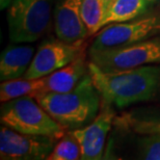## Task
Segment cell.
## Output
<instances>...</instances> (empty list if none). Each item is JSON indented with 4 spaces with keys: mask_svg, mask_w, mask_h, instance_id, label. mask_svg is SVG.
Instances as JSON below:
<instances>
[{
    "mask_svg": "<svg viewBox=\"0 0 160 160\" xmlns=\"http://www.w3.org/2000/svg\"><path fill=\"white\" fill-rule=\"evenodd\" d=\"M138 148L142 159L160 160V131H156L140 138Z\"/></svg>",
    "mask_w": 160,
    "mask_h": 160,
    "instance_id": "e0dca14e",
    "label": "cell"
},
{
    "mask_svg": "<svg viewBox=\"0 0 160 160\" xmlns=\"http://www.w3.org/2000/svg\"><path fill=\"white\" fill-rule=\"evenodd\" d=\"M0 121L4 126L24 134L59 139L66 129L32 97H21L2 103Z\"/></svg>",
    "mask_w": 160,
    "mask_h": 160,
    "instance_id": "3957f363",
    "label": "cell"
},
{
    "mask_svg": "<svg viewBox=\"0 0 160 160\" xmlns=\"http://www.w3.org/2000/svg\"><path fill=\"white\" fill-rule=\"evenodd\" d=\"M34 56V49L29 45L8 46L0 56V80L23 77Z\"/></svg>",
    "mask_w": 160,
    "mask_h": 160,
    "instance_id": "7c38bea8",
    "label": "cell"
},
{
    "mask_svg": "<svg viewBox=\"0 0 160 160\" xmlns=\"http://www.w3.org/2000/svg\"><path fill=\"white\" fill-rule=\"evenodd\" d=\"M36 100L66 130L81 128L98 116L102 98L91 73L83 76L74 88L66 92H48Z\"/></svg>",
    "mask_w": 160,
    "mask_h": 160,
    "instance_id": "7a4b0ae2",
    "label": "cell"
},
{
    "mask_svg": "<svg viewBox=\"0 0 160 160\" xmlns=\"http://www.w3.org/2000/svg\"><path fill=\"white\" fill-rule=\"evenodd\" d=\"M89 72V62H86V54H82L69 65L54 71L43 78V94L66 92L78 84L83 76Z\"/></svg>",
    "mask_w": 160,
    "mask_h": 160,
    "instance_id": "8fae6325",
    "label": "cell"
},
{
    "mask_svg": "<svg viewBox=\"0 0 160 160\" xmlns=\"http://www.w3.org/2000/svg\"><path fill=\"white\" fill-rule=\"evenodd\" d=\"M55 146V139L48 136L17 132L2 125L0 129L1 160L47 159Z\"/></svg>",
    "mask_w": 160,
    "mask_h": 160,
    "instance_id": "ba28073f",
    "label": "cell"
},
{
    "mask_svg": "<svg viewBox=\"0 0 160 160\" xmlns=\"http://www.w3.org/2000/svg\"><path fill=\"white\" fill-rule=\"evenodd\" d=\"M89 73L102 101L118 108L148 101L160 91V65L105 72L89 62Z\"/></svg>",
    "mask_w": 160,
    "mask_h": 160,
    "instance_id": "6da1fadb",
    "label": "cell"
},
{
    "mask_svg": "<svg viewBox=\"0 0 160 160\" xmlns=\"http://www.w3.org/2000/svg\"><path fill=\"white\" fill-rule=\"evenodd\" d=\"M89 62L102 71H122L148 65H160V37L123 47L89 50Z\"/></svg>",
    "mask_w": 160,
    "mask_h": 160,
    "instance_id": "5b68a950",
    "label": "cell"
},
{
    "mask_svg": "<svg viewBox=\"0 0 160 160\" xmlns=\"http://www.w3.org/2000/svg\"><path fill=\"white\" fill-rule=\"evenodd\" d=\"M11 2H12V0H1V8H8Z\"/></svg>",
    "mask_w": 160,
    "mask_h": 160,
    "instance_id": "ac0fdd59",
    "label": "cell"
},
{
    "mask_svg": "<svg viewBox=\"0 0 160 160\" xmlns=\"http://www.w3.org/2000/svg\"><path fill=\"white\" fill-rule=\"evenodd\" d=\"M43 78L26 79L17 78L2 81L0 85V100L2 103L21 97H32L37 99L43 94Z\"/></svg>",
    "mask_w": 160,
    "mask_h": 160,
    "instance_id": "5bb4252c",
    "label": "cell"
},
{
    "mask_svg": "<svg viewBox=\"0 0 160 160\" xmlns=\"http://www.w3.org/2000/svg\"><path fill=\"white\" fill-rule=\"evenodd\" d=\"M157 2L158 0H111L104 26L142 17L151 11Z\"/></svg>",
    "mask_w": 160,
    "mask_h": 160,
    "instance_id": "4fadbf2b",
    "label": "cell"
},
{
    "mask_svg": "<svg viewBox=\"0 0 160 160\" xmlns=\"http://www.w3.org/2000/svg\"><path fill=\"white\" fill-rule=\"evenodd\" d=\"M6 19L14 43H32L47 32L52 19L51 0H12Z\"/></svg>",
    "mask_w": 160,
    "mask_h": 160,
    "instance_id": "277c9868",
    "label": "cell"
},
{
    "mask_svg": "<svg viewBox=\"0 0 160 160\" xmlns=\"http://www.w3.org/2000/svg\"><path fill=\"white\" fill-rule=\"evenodd\" d=\"M81 159V149L72 131L66 132L54 146L47 160H78Z\"/></svg>",
    "mask_w": 160,
    "mask_h": 160,
    "instance_id": "2e32d148",
    "label": "cell"
},
{
    "mask_svg": "<svg viewBox=\"0 0 160 160\" xmlns=\"http://www.w3.org/2000/svg\"><path fill=\"white\" fill-rule=\"evenodd\" d=\"M111 0H82L81 16L88 34L92 36L104 27Z\"/></svg>",
    "mask_w": 160,
    "mask_h": 160,
    "instance_id": "9a60e30c",
    "label": "cell"
},
{
    "mask_svg": "<svg viewBox=\"0 0 160 160\" xmlns=\"http://www.w3.org/2000/svg\"><path fill=\"white\" fill-rule=\"evenodd\" d=\"M160 33V16L151 15L127 22L111 23L95 34L89 50L123 47L156 37Z\"/></svg>",
    "mask_w": 160,
    "mask_h": 160,
    "instance_id": "8992f818",
    "label": "cell"
},
{
    "mask_svg": "<svg viewBox=\"0 0 160 160\" xmlns=\"http://www.w3.org/2000/svg\"><path fill=\"white\" fill-rule=\"evenodd\" d=\"M85 49V40L76 43H68L59 39L44 42L34 54L23 78L39 79L45 77L84 54Z\"/></svg>",
    "mask_w": 160,
    "mask_h": 160,
    "instance_id": "52a82bcc",
    "label": "cell"
},
{
    "mask_svg": "<svg viewBox=\"0 0 160 160\" xmlns=\"http://www.w3.org/2000/svg\"><path fill=\"white\" fill-rule=\"evenodd\" d=\"M110 106L102 101L98 116L91 123L72 130L80 145L82 160H98L103 156L105 142L113 120V111Z\"/></svg>",
    "mask_w": 160,
    "mask_h": 160,
    "instance_id": "9c48e42d",
    "label": "cell"
},
{
    "mask_svg": "<svg viewBox=\"0 0 160 160\" xmlns=\"http://www.w3.org/2000/svg\"><path fill=\"white\" fill-rule=\"evenodd\" d=\"M82 0H59L53 12L54 31L57 39L76 43L89 36L81 16Z\"/></svg>",
    "mask_w": 160,
    "mask_h": 160,
    "instance_id": "30bf717a",
    "label": "cell"
}]
</instances>
